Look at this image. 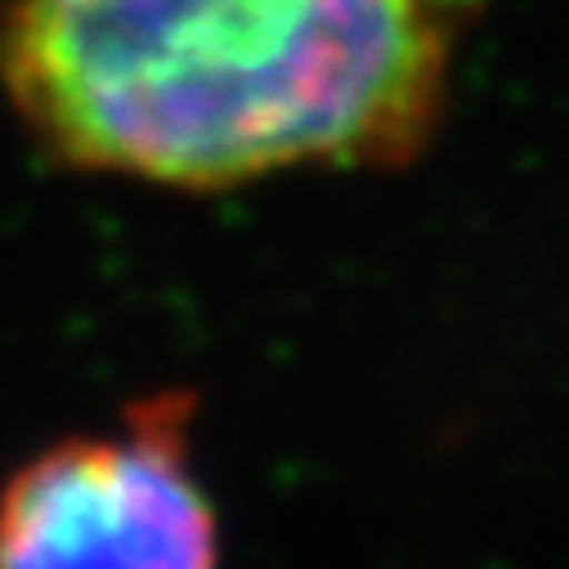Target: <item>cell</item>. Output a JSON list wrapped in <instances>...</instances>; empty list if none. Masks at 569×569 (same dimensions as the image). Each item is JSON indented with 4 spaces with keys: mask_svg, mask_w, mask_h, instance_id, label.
Here are the masks:
<instances>
[{
    "mask_svg": "<svg viewBox=\"0 0 569 569\" xmlns=\"http://www.w3.org/2000/svg\"><path fill=\"white\" fill-rule=\"evenodd\" d=\"M0 86L81 171L224 189L403 167L445 117L449 19L440 0H19Z\"/></svg>",
    "mask_w": 569,
    "mask_h": 569,
    "instance_id": "obj_1",
    "label": "cell"
},
{
    "mask_svg": "<svg viewBox=\"0 0 569 569\" xmlns=\"http://www.w3.org/2000/svg\"><path fill=\"white\" fill-rule=\"evenodd\" d=\"M189 395H153L0 489V565H211L220 525L189 462Z\"/></svg>",
    "mask_w": 569,
    "mask_h": 569,
    "instance_id": "obj_2",
    "label": "cell"
}]
</instances>
